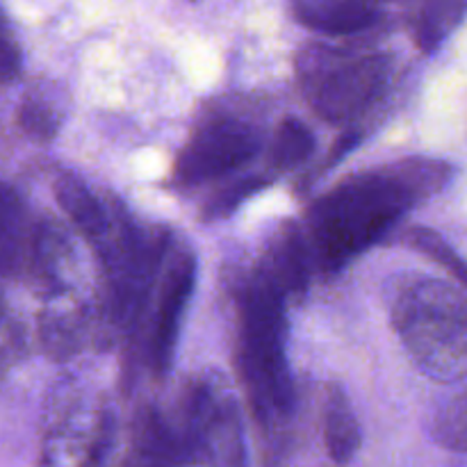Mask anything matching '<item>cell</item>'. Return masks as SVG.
Listing matches in <instances>:
<instances>
[{"label": "cell", "instance_id": "cell-1", "mask_svg": "<svg viewBox=\"0 0 467 467\" xmlns=\"http://www.w3.org/2000/svg\"><path fill=\"white\" fill-rule=\"evenodd\" d=\"M454 176L442 160L415 158L354 176L322 196L308 219V249L327 272H336L392 231L409 210L431 199Z\"/></svg>", "mask_w": 467, "mask_h": 467}, {"label": "cell", "instance_id": "cell-2", "mask_svg": "<svg viewBox=\"0 0 467 467\" xmlns=\"http://www.w3.org/2000/svg\"><path fill=\"white\" fill-rule=\"evenodd\" d=\"M413 363L436 381L467 377V292L441 278H415L392 308Z\"/></svg>", "mask_w": 467, "mask_h": 467}, {"label": "cell", "instance_id": "cell-3", "mask_svg": "<svg viewBox=\"0 0 467 467\" xmlns=\"http://www.w3.org/2000/svg\"><path fill=\"white\" fill-rule=\"evenodd\" d=\"M242 365L260 415L290 413L295 404L285 356V295L255 274L240 304Z\"/></svg>", "mask_w": 467, "mask_h": 467}, {"label": "cell", "instance_id": "cell-4", "mask_svg": "<svg viewBox=\"0 0 467 467\" xmlns=\"http://www.w3.org/2000/svg\"><path fill=\"white\" fill-rule=\"evenodd\" d=\"M390 57L310 44L296 55V78L315 112L333 123L351 121L379 100L390 80Z\"/></svg>", "mask_w": 467, "mask_h": 467}, {"label": "cell", "instance_id": "cell-5", "mask_svg": "<svg viewBox=\"0 0 467 467\" xmlns=\"http://www.w3.org/2000/svg\"><path fill=\"white\" fill-rule=\"evenodd\" d=\"M258 149L260 135L254 126L237 119H214L181 150L176 173L182 182L213 181L249 162Z\"/></svg>", "mask_w": 467, "mask_h": 467}, {"label": "cell", "instance_id": "cell-6", "mask_svg": "<svg viewBox=\"0 0 467 467\" xmlns=\"http://www.w3.org/2000/svg\"><path fill=\"white\" fill-rule=\"evenodd\" d=\"M196 283V260L192 254H181L169 265V272L162 281L155 315L153 336H150V368L158 377L169 372L173 354H176L178 333H181L182 317L187 304L192 299Z\"/></svg>", "mask_w": 467, "mask_h": 467}, {"label": "cell", "instance_id": "cell-7", "mask_svg": "<svg viewBox=\"0 0 467 467\" xmlns=\"http://www.w3.org/2000/svg\"><path fill=\"white\" fill-rule=\"evenodd\" d=\"M290 9L301 26L322 35H354L381 18L372 0H290Z\"/></svg>", "mask_w": 467, "mask_h": 467}, {"label": "cell", "instance_id": "cell-8", "mask_svg": "<svg viewBox=\"0 0 467 467\" xmlns=\"http://www.w3.org/2000/svg\"><path fill=\"white\" fill-rule=\"evenodd\" d=\"M310 263L313 258L304 231L296 223L287 222L274 233L267 260L260 272L287 296L308 287Z\"/></svg>", "mask_w": 467, "mask_h": 467}, {"label": "cell", "instance_id": "cell-9", "mask_svg": "<svg viewBox=\"0 0 467 467\" xmlns=\"http://www.w3.org/2000/svg\"><path fill=\"white\" fill-rule=\"evenodd\" d=\"M467 18V0H410L409 27L422 53H436Z\"/></svg>", "mask_w": 467, "mask_h": 467}, {"label": "cell", "instance_id": "cell-10", "mask_svg": "<svg viewBox=\"0 0 467 467\" xmlns=\"http://www.w3.org/2000/svg\"><path fill=\"white\" fill-rule=\"evenodd\" d=\"M55 196H57L59 208L64 210L68 219L76 223L78 231L96 246H103L108 242V217L96 196L87 190L80 178L71 173H62L55 181Z\"/></svg>", "mask_w": 467, "mask_h": 467}, {"label": "cell", "instance_id": "cell-11", "mask_svg": "<svg viewBox=\"0 0 467 467\" xmlns=\"http://www.w3.org/2000/svg\"><path fill=\"white\" fill-rule=\"evenodd\" d=\"M32 249L27 213L21 196L9 185H0V274L16 272Z\"/></svg>", "mask_w": 467, "mask_h": 467}, {"label": "cell", "instance_id": "cell-12", "mask_svg": "<svg viewBox=\"0 0 467 467\" xmlns=\"http://www.w3.org/2000/svg\"><path fill=\"white\" fill-rule=\"evenodd\" d=\"M324 441L336 463H349L360 447V427L345 390L333 386L324 404Z\"/></svg>", "mask_w": 467, "mask_h": 467}, {"label": "cell", "instance_id": "cell-13", "mask_svg": "<svg viewBox=\"0 0 467 467\" xmlns=\"http://www.w3.org/2000/svg\"><path fill=\"white\" fill-rule=\"evenodd\" d=\"M431 436L441 447L467 454V388L447 397L431 415Z\"/></svg>", "mask_w": 467, "mask_h": 467}, {"label": "cell", "instance_id": "cell-14", "mask_svg": "<svg viewBox=\"0 0 467 467\" xmlns=\"http://www.w3.org/2000/svg\"><path fill=\"white\" fill-rule=\"evenodd\" d=\"M315 149V137L310 128L299 119H285L278 126L272 144V162L278 169H292L308 160Z\"/></svg>", "mask_w": 467, "mask_h": 467}, {"label": "cell", "instance_id": "cell-15", "mask_svg": "<svg viewBox=\"0 0 467 467\" xmlns=\"http://www.w3.org/2000/svg\"><path fill=\"white\" fill-rule=\"evenodd\" d=\"M409 242L415 249H420L429 258L436 260L441 267H445L456 278V283L467 292V260L461 258V254H456L436 231H431V228H413L409 233Z\"/></svg>", "mask_w": 467, "mask_h": 467}, {"label": "cell", "instance_id": "cell-16", "mask_svg": "<svg viewBox=\"0 0 467 467\" xmlns=\"http://www.w3.org/2000/svg\"><path fill=\"white\" fill-rule=\"evenodd\" d=\"M269 182L272 181L265 176H246V178H240V181L231 182V185L223 187L222 192H217V194L213 196V201H210L208 208H205V217H226V214L233 213L242 201L254 196L255 192L267 187Z\"/></svg>", "mask_w": 467, "mask_h": 467}, {"label": "cell", "instance_id": "cell-17", "mask_svg": "<svg viewBox=\"0 0 467 467\" xmlns=\"http://www.w3.org/2000/svg\"><path fill=\"white\" fill-rule=\"evenodd\" d=\"M21 48L7 16L0 9V82H9L21 73Z\"/></svg>", "mask_w": 467, "mask_h": 467}, {"label": "cell", "instance_id": "cell-18", "mask_svg": "<svg viewBox=\"0 0 467 467\" xmlns=\"http://www.w3.org/2000/svg\"><path fill=\"white\" fill-rule=\"evenodd\" d=\"M21 123L30 135L41 137V140H48L55 128H57V119H55L53 109L48 108V103H41V100H26L23 103Z\"/></svg>", "mask_w": 467, "mask_h": 467}, {"label": "cell", "instance_id": "cell-19", "mask_svg": "<svg viewBox=\"0 0 467 467\" xmlns=\"http://www.w3.org/2000/svg\"><path fill=\"white\" fill-rule=\"evenodd\" d=\"M18 336L16 328H14L12 317L5 310V306H0V374L12 365L14 354H16Z\"/></svg>", "mask_w": 467, "mask_h": 467}, {"label": "cell", "instance_id": "cell-20", "mask_svg": "<svg viewBox=\"0 0 467 467\" xmlns=\"http://www.w3.org/2000/svg\"><path fill=\"white\" fill-rule=\"evenodd\" d=\"M372 3H377V5H379V3H383V0H372Z\"/></svg>", "mask_w": 467, "mask_h": 467}]
</instances>
